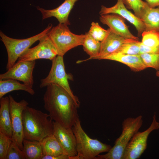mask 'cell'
<instances>
[{"mask_svg":"<svg viewBox=\"0 0 159 159\" xmlns=\"http://www.w3.org/2000/svg\"><path fill=\"white\" fill-rule=\"evenodd\" d=\"M77 0H65L57 7L51 10L45 9L38 6L36 7L42 14V20L54 17L57 19L59 23L69 25L70 24L68 19L69 14Z\"/></svg>","mask_w":159,"mask_h":159,"instance_id":"obj_16","label":"cell"},{"mask_svg":"<svg viewBox=\"0 0 159 159\" xmlns=\"http://www.w3.org/2000/svg\"><path fill=\"white\" fill-rule=\"evenodd\" d=\"M99 14L100 15L114 14L120 16L134 26L138 32V36H141L142 33L145 30L142 21L127 9L122 0H117L116 4L111 7L102 6Z\"/></svg>","mask_w":159,"mask_h":159,"instance_id":"obj_13","label":"cell"},{"mask_svg":"<svg viewBox=\"0 0 159 159\" xmlns=\"http://www.w3.org/2000/svg\"><path fill=\"white\" fill-rule=\"evenodd\" d=\"M140 42L134 39L123 44L115 52L130 55L140 54Z\"/></svg>","mask_w":159,"mask_h":159,"instance_id":"obj_26","label":"cell"},{"mask_svg":"<svg viewBox=\"0 0 159 159\" xmlns=\"http://www.w3.org/2000/svg\"><path fill=\"white\" fill-rule=\"evenodd\" d=\"M22 150L26 159H42L44 156L41 142L24 139Z\"/></svg>","mask_w":159,"mask_h":159,"instance_id":"obj_21","label":"cell"},{"mask_svg":"<svg viewBox=\"0 0 159 159\" xmlns=\"http://www.w3.org/2000/svg\"><path fill=\"white\" fill-rule=\"evenodd\" d=\"M50 24L42 32L27 38L17 39L10 37L0 31L1 39L6 48L8 55V60L6 66L7 70L16 63L20 57L36 41L47 34L52 27Z\"/></svg>","mask_w":159,"mask_h":159,"instance_id":"obj_5","label":"cell"},{"mask_svg":"<svg viewBox=\"0 0 159 159\" xmlns=\"http://www.w3.org/2000/svg\"><path fill=\"white\" fill-rule=\"evenodd\" d=\"M107 34L101 42L100 54L96 59H104L106 57L117 51L124 43L134 39L125 38L119 36L107 29Z\"/></svg>","mask_w":159,"mask_h":159,"instance_id":"obj_15","label":"cell"},{"mask_svg":"<svg viewBox=\"0 0 159 159\" xmlns=\"http://www.w3.org/2000/svg\"><path fill=\"white\" fill-rule=\"evenodd\" d=\"M144 64L147 68L159 69V53H143L140 54Z\"/></svg>","mask_w":159,"mask_h":159,"instance_id":"obj_27","label":"cell"},{"mask_svg":"<svg viewBox=\"0 0 159 159\" xmlns=\"http://www.w3.org/2000/svg\"><path fill=\"white\" fill-rule=\"evenodd\" d=\"M159 129V123L156 120V113L150 126L145 131L136 132L131 138L124 151L122 159L139 158L146 149L147 141L150 134L153 130Z\"/></svg>","mask_w":159,"mask_h":159,"instance_id":"obj_8","label":"cell"},{"mask_svg":"<svg viewBox=\"0 0 159 159\" xmlns=\"http://www.w3.org/2000/svg\"><path fill=\"white\" fill-rule=\"evenodd\" d=\"M6 159H25V158L22 150L12 141L8 151Z\"/></svg>","mask_w":159,"mask_h":159,"instance_id":"obj_30","label":"cell"},{"mask_svg":"<svg viewBox=\"0 0 159 159\" xmlns=\"http://www.w3.org/2000/svg\"><path fill=\"white\" fill-rule=\"evenodd\" d=\"M49 117V114L27 106L22 114L24 139L41 142L53 135L52 120Z\"/></svg>","mask_w":159,"mask_h":159,"instance_id":"obj_2","label":"cell"},{"mask_svg":"<svg viewBox=\"0 0 159 159\" xmlns=\"http://www.w3.org/2000/svg\"><path fill=\"white\" fill-rule=\"evenodd\" d=\"M9 96L3 97L0 101V132L12 138V127Z\"/></svg>","mask_w":159,"mask_h":159,"instance_id":"obj_18","label":"cell"},{"mask_svg":"<svg viewBox=\"0 0 159 159\" xmlns=\"http://www.w3.org/2000/svg\"><path fill=\"white\" fill-rule=\"evenodd\" d=\"M39 41L37 45L26 50L20 57L18 61H33L39 59L52 61L58 55L57 50L47 34Z\"/></svg>","mask_w":159,"mask_h":159,"instance_id":"obj_10","label":"cell"},{"mask_svg":"<svg viewBox=\"0 0 159 159\" xmlns=\"http://www.w3.org/2000/svg\"><path fill=\"white\" fill-rule=\"evenodd\" d=\"M143 123L142 117L140 115L125 119L122 124L121 134L116 140L113 146L107 153L98 155L96 159H122L127 145L134 135L139 131Z\"/></svg>","mask_w":159,"mask_h":159,"instance_id":"obj_4","label":"cell"},{"mask_svg":"<svg viewBox=\"0 0 159 159\" xmlns=\"http://www.w3.org/2000/svg\"><path fill=\"white\" fill-rule=\"evenodd\" d=\"M143 53H159V44L155 47H150L143 45L140 42V54Z\"/></svg>","mask_w":159,"mask_h":159,"instance_id":"obj_31","label":"cell"},{"mask_svg":"<svg viewBox=\"0 0 159 159\" xmlns=\"http://www.w3.org/2000/svg\"><path fill=\"white\" fill-rule=\"evenodd\" d=\"M42 159H70V157L66 154L57 156L44 155Z\"/></svg>","mask_w":159,"mask_h":159,"instance_id":"obj_32","label":"cell"},{"mask_svg":"<svg viewBox=\"0 0 159 159\" xmlns=\"http://www.w3.org/2000/svg\"><path fill=\"white\" fill-rule=\"evenodd\" d=\"M149 6L152 8L159 7V0H145Z\"/></svg>","mask_w":159,"mask_h":159,"instance_id":"obj_33","label":"cell"},{"mask_svg":"<svg viewBox=\"0 0 159 159\" xmlns=\"http://www.w3.org/2000/svg\"><path fill=\"white\" fill-rule=\"evenodd\" d=\"M156 75L157 77L159 78V69L157 70L156 72Z\"/></svg>","mask_w":159,"mask_h":159,"instance_id":"obj_34","label":"cell"},{"mask_svg":"<svg viewBox=\"0 0 159 159\" xmlns=\"http://www.w3.org/2000/svg\"><path fill=\"white\" fill-rule=\"evenodd\" d=\"M141 19L145 25V31L154 30L159 32V7L152 8L148 5Z\"/></svg>","mask_w":159,"mask_h":159,"instance_id":"obj_20","label":"cell"},{"mask_svg":"<svg viewBox=\"0 0 159 159\" xmlns=\"http://www.w3.org/2000/svg\"><path fill=\"white\" fill-rule=\"evenodd\" d=\"M72 128L76 139L77 152L72 159H96L100 154L108 152L112 147L90 137L83 129L79 118Z\"/></svg>","mask_w":159,"mask_h":159,"instance_id":"obj_3","label":"cell"},{"mask_svg":"<svg viewBox=\"0 0 159 159\" xmlns=\"http://www.w3.org/2000/svg\"><path fill=\"white\" fill-rule=\"evenodd\" d=\"M108 32L102 27L97 22H92L88 33L95 39L102 42L106 37Z\"/></svg>","mask_w":159,"mask_h":159,"instance_id":"obj_28","label":"cell"},{"mask_svg":"<svg viewBox=\"0 0 159 159\" xmlns=\"http://www.w3.org/2000/svg\"><path fill=\"white\" fill-rule=\"evenodd\" d=\"M104 59L118 62L126 65L131 70L139 72L147 68L140 54L130 55L115 52L105 57Z\"/></svg>","mask_w":159,"mask_h":159,"instance_id":"obj_17","label":"cell"},{"mask_svg":"<svg viewBox=\"0 0 159 159\" xmlns=\"http://www.w3.org/2000/svg\"><path fill=\"white\" fill-rule=\"evenodd\" d=\"M35 64V61H18L6 72L0 74V80L14 79L32 88L33 72Z\"/></svg>","mask_w":159,"mask_h":159,"instance_id":"obj_11","label":"cell"},{"mask_svg":"<svg viewBox=\"0 0 159 159\" xmlns=\"http://www.w3.org/2000/svg\"><path fill=\"white\" fill-rule=\"evenodd\" d=\"M53 135L57 139L65 153L70 159L77 154L76 139L72 128L66 127L54 121H53Z\"/></svg>","mask_w":159,"mask_h":159,"instance_id":"obj_12","label":"cell"},{"mask_svg":"<svg viewBox=\"0 0 159 159\" xmlns=\"http://www.w3.org/2000/svg\"><path fill=\"white\" fill-rule=\"evenodd\" d=\"M122 1L126 7L132 10L134 14L140 19L148 6L146 2L142 0H122Z\"/></svg>","mask_w":159,"mask_h":159,"instance_id":"obj_24","label":"cell"},{"mask_svg":"<svg viewBox=\"0 0 159 159\" xmlns=\"http://www.w3.org/2000/svg\"><path fill=\"white\" fill-rule=\"evenodd\" d=\"M141 43L150 47L156 46L159 44V32L154 30L145 31L141 34Z\"/></svg>","mask_w":159,"mask_h":159,"instance_id":"obj_25","label":"cell"},{"mask_svg":"<svg viewBox=\"0 0 159 159\" xmlns=\"http://www.w3.org/2000/svg\"><path fill=\"white\" fill-rule=\"evenodd\" d=\"M24 91L33 95L35 92L32 88L17 80L12 79L0 80V99L7 93L14 90Z\"/></svg>","mask_w":159,"mask_h":159,"instance_id":"obj_19","label":"cell"},{"mask_svg":"<svg viewBox=\"0 0 159 159\" xmlns=\"http://www.w3.org/2000/svg\"><path fill=\"white\" fill-rule=\"evenodd\" d=\"M12 142L11 138L0 132V159H6L8 151Z\"/></svg>","mask_w":159,"mask_h":159,"instance_id":"obj_29","label":"cell"},{"mask_svg":"<svg viewBox=\"0 0 159 159\" xmlns=\"http://www.w3.org/2000/svg\"><path fill=\"white\" fill-rule=\"evenodd\" d=\"M41 142L44 155L57 156L66 154L53 134L46 137Z\"/></svg>","mask_w":159,"mask_h":159,"instance_id":"obj_22","label":"cell"},{"mask_svg":"<svg viewBox=\"0 0 159 159\" xmlns=\"http://www.w3.org/2000/svg\"><path fill=\"white\" fill-rule=\"evenodd\" d=\"M124 19L120 16L114 14L100 15V17L101 23L107 25L116 34L125 38L138 40V38L130 32Z\"/></svg>","mask_w":159,"mask_h":159,"instance_id":"obj_14","label":"cell"},{"mask_svg":"<svg viewBox=\"0 0 159 159\" xmlns=\"http://www.w3.org/2000/svg\"><path fill=\"white\" fill-rule=\"evenodd\" d=\"M85 35L82 45L84 50L90 56L86 60L96 59L100 53L101 42L94 39L88 32L86 33Z\"/></svg>","mask_w":159,"mask_h":159,"instance_id":"obj_23","label":"cell"},{"mask_svg":"<svg viewBox=\"0 0 159 159\" xmlns=\"http://www.w3.org/2000/svg\"><path fill=\"white\" fill-rule=\"evenodd\" d=\"M50 70L47 77L40 80V87H47L51 84L58 85L65 90L72 97L79 108L80 103L78 98L74 95L71 90L68 80H72L71 75L65 71L63 56L57 55L52 61Z\"/></svg>","mask_w":159,"mask_h":159,"instance_id":"obj_7","label":"cell"},{"mask_svg":"<svg viewBox=\"0 0 159 159\" xmlns=\"http://www.w3.org/2000/svg\"><path fill=\"white\" fill-rule=\"evenodd\" d=\"M43 100L50 118L62 125L72 128L79 118V107L71 95L59 85H48Z\"/></svg>","mask_w":159,"mask_h":159,"instance_id":"obj_1","label":"cell"},{"mask_svg":"<svg viewBox=\"0 0 159 159\" xmlns=\"http://www.w3.org/2000/svg\"><path fill=\"white\" fill-rule=\"evenodd\" d=\"M68 25L59 23L52 27L47 34L56 47L58 55L62 56L71 49L82 45L85 34L77 35L72 33Z\"/></svg>","mask_w":159,"mask_h":159,"instance_id":"obj_6","label":"cell"},{"mask_svg":"<svg viewBox=\"0 0 159 159\" xmlns=\"http://www.w3.org/2000/svg\"><path fill=\"white\" fill-rule=\"evenodd\" d=\"M10 99V112L11 118L12 141L15 143L20 149L23 148V142L24 139L22 121L24 110L28 106V102L24 100L17 102L11 95Z\"/></svg>","mask_w":159,"mask_h":159,"instance_id":"obj_9","label":"cell"}]
</instances>
